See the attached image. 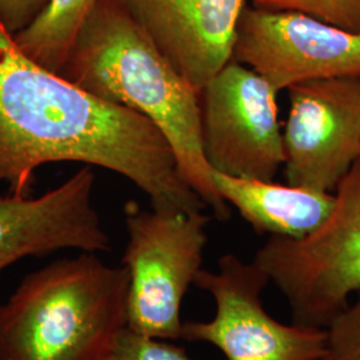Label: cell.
Wrapping results in <instances>:
<instances>
[{
    "mask_svg": "<svg viewBox=\"0 0 360 360\" xmlns=\"http://www.w3.org/2000/svg\"><path fill=\"white\" fill-rule=\"evenodd\" d=\"M60 162L114 171L147 193L155 211L206 208L153 122L35 63L0 22V184L28 198L35 171Z\"/></svg>",
    "mask_w": 360,
    "mask_h": 360,
    "instance_id": "1",
    "label": "cell"
},
{
    "mask_svg": "<svg viewBox=\"0 0 360 360\" xmlns=\"http://www.w3.org/2000/svg\"><path fill=\"white\" fill-rule=\"evenodd\" d=\"M59 75L153 122L169 143L183 180L215 218L230 219L203 153L199 94L115 0L94 3Z\"/></svg>",
    "mask_w": 360,
    "mask_h": 360,
    "instance_id": "2",
    "label": "cell"
},
{
    "mask_svg": "<svg viewBox=\"0 0 360 360\" xmlns=\"http://www.w3.org/2000/svg\"><path fill=\"white\" fill-rule=\"evenodd\" d=\"M129 281L124 266L87 251L27 275L0 306V360H111Z\"/></svg>",
    "mask_w": 360,
    "mask_h": 360,
    "instance_id": "3",
    "label": "cell"
},
{
    "mask_svg": "<svg viewBox=\"0 0 360 360\" xmlns=\"http://www.w3.org/2000/svg\"><path fill=\"white\" fill-rule=\"evenodd\" d=\"M334 198L316 230L299 239L270 236L254 259L300 326L326 328L360 291V158Z\"/></svg>",
    "mask_w": 360,
    "mask_h": 360,
    "instance_id": "4",
    "label": "cell"
},
{
    "mask_svg": "<svg viewBox=\"0 0 360 360\" xmlns=\"http://www.w3.org/2000/svg\"><path fill=\"white\" fill-rule=\"evenodd\" d=\"M129 245L127 328L136 334L178 340L180 309L202 270L210 218L200 212L146 211L136 202L124 207Z\"/></svg>",
    "mask_w": 360,
    "mask_h": 360,
    "instance_id": "5",
    "label": "cell"
},
{
    "mask_svg": "<svg viewBox=\"0 0 360 360\" xmlns=\"http://www.w3.org/2000/svg\"><path fill=\"white\" fill-rule=\"evenodd\" d=\"M269 283L255 262L245 263L233 254L220 257L218 271L200 270L193 281L214 297L215 316L183 322L180 339L210 343L227 360H322L326 330L272 318L262 302Z\"/></svg>",
    "mask_w": 360,
    "mask_h": 360,
    "instance_id": "6",
    "label": "cell"
},
{
    "mask_svg": "<svg viewBox=\"0 0 360 360\" xmlns=\"http://www.w3.org/2000/svg\"><path fill=\"white\" fill-rule=\"evenodd\" d=\"M278 91L257 71L231 59L199 92L208 166L242 179L275 180L283 167Z\"/></svg>",
    "mask_w": 360,
    "mask_h": 360,
    "instance_id": "7",
    "label": "cell"
},
{
    "mask_svg": "<svg viewBox=\"0 0 360 360\" xmlns=\"http://www.w3.org/2000/svg\"><path fill=\"white\" fill-rule=\"evenodd\" d=\"M281 92L324 79L360 77V34L295 11L245 7L232 58Z\"/></svg>",
    "mask_w": 360,
    "mask_h": 360,
    "instance_id": "8",
    "label": "cell"
},
{
    "mask_svg": "<svg viewBox=\"0 0 360 360\" xmlns=\"http://www.w3.org/2000/svg\"><path fill=\"white\" fill-rule=\"evenodd\" d=\"M287 91V184L333 193L360 158V77L312 80Z\"/></svg>",
    "mask_w": 360,
    "mask_h": 360,
    "instance_id": "9",
    "label": "cell"
},
{
    "mask_svg": "<svg viewBox=\"0 0 360 360\" xmlns=\"http://www.w3.org/2000/svg\"><path fill=\"white\" fill-rule=\"evenodd\" d=\"M95 180L84 166L38 198L0 196V271L59 250L108 251L111 242L92 200Z\"/></svg>",
    "mask_w": 360,
    "mask_h": 360,
    "instance_id": "10",
    "label": "cell"
},
{
    "mask_svg": "<svg viewBox=\"0 0 360 360\" xmlns=\"http://www.w3.org/2000/svg\"><path fill=\"white\" fill-rule=\"evenodd\" d=\"M198 94L232 58L247 0H115Z\"/></svg>",
    "mask_w": 360,
    "mask_h": 360,
    "instance_id": "11",
    "label": "cell"
},
{
    "mask_svg": "<svg viewBox=\"0 0 360 360\" xmlns=\"http://www.w3.org/2000/svg\"><path fill=\"white\" fill-rule=\"evenodd\" d=\"M223 200L238 210L257 233L299 239L316 230L334 206V193H322L275 180L242 179L211 169Z\"/></svg>",
    "mask_w": 360,
    "mask_h": 360,
    "instance_id": "12",
    "label": "cell"
},
{
    "mask_svg": "<svg viewBox=\"0 0 360 360\" xmlns=\"http://www.w3.org/2000/svg\"><path fill=\"white\" fill-rule=\"evenodd\" d=\"M96 0H50L43 13L13 35L16 46L35 63L60 74L77 31Z\"/></svg>",
    "mask_w": 360,
    "mask_h": 360,
    "instance_id": "13",
    "label": "cell"
},
{
    "mask_svg": "<svg viewBox=\"0 0 360 360\" xmlns=\"http://www.w3.org/2000/svg\"><path fill=\"white\" fill-rule=\"evenodd\" d=\"M252 7L269 11H295L328 25L360 34V0H251Z\"/></svg>",
    "mask_w": 360,
    "mask_h": 360,
    "instance_id": "14",
    "label": "cell"
},
{
    "mask_svg": "<svg viewBox=\"0 0 360 360\" xmlns=\"http://www.w3.org/2000/svg\"><path fill=\"white\" fill-rule=\"evenodd\" d=\"M324 330L322 360H360V291Z\"/></svg>",
    "mask_w": 360,
    "mask_h": 360,
    "instance_id": "15",
    "label": "cell"
},
{
    "mask_svg": "<svg viewBox=\"0 0 360 360\" xmlns=\"http://www.w3.org/2000/svg\"><path fill=\"white\" fill-rule=\"evenodd\" d=\"M111 360H193L186 349L165 339L136 334L126 328L120 335Z\"/></svg>",
    "mask_w": 360,
    "mask_h": 360,
    "instance_id": "16",
    "label": "cell"
},
{
    "mask_svg": "<svg viewBox=\"0 0 360 360\" xmlns=\"http://www.w3.org/2000/svg\"><path fill=\"white\" fill-rule=\"evenodd\" d=\"M50 0H0V22L10 34H18L30 26Z\"/></svg>",
    "mask_w": 360,
    "mask_h": 360,
    "instance_id": "17",
    "label": "cell"
}]
</instances>
